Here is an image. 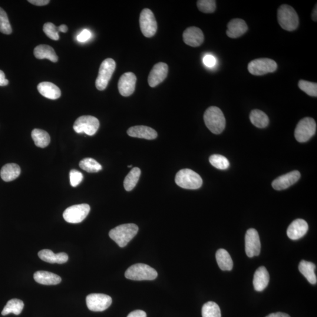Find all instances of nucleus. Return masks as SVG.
<instances>
[{"mask_svg": "<svg viewBox=\"0 0 317 317\" xmlns=\"http://www.w3.org/2000/svg\"><path fill=\"white\" fill-rule=\"evenodd\" d=\"M28 1L32 4L37 6L46 5L49 4V2L48 0H29Z\"/></svg>", "mask_w": 317, "mask_h": 317, "instance_id": "44", "label": "nucleus"}, {"mask_svg": "<svg viewBox=\"0 0 317 317\" xmlns=\"http://www.w3.org/2000/svg\"><path fill=\"white\" fill-rule=\"evenodd\" d=\"M125 276L128 279L135 281L154 280L158 277V273L147 264L138 263L129 267Z\"/></svg>", "mask_w": 317, "mask_h": 317, "instance_id": "5", "label": "nucleus"}, {"mask_svg": "<svg viewBox=\"0 0 317 317\" xmlns=\"http://www.w3.org/2000/svg\"><path fill=\"white\" fill-rule=\"evenodd\" d=\"M250 120L254 126L259 128H264L268 126L269 118L264 112L254 110L251 112Z\"/></svg>", "mask_w": 317, "mask_h": 317, "instance_id": "30", "label": "nucleus"}, {"mask_svg": "<svg viewBox=\"0 0 317 317\" xmlns=\"http://www.w3.org/2000/svg\"><path fill=\"white\" fill-rule=\"evenodd\" d=\"M58 30L62 32H67L68 31L67 26L66 25H61L59 26Z\"/></svg>", "mask_w": 317, "mask_h": 317, "instance_id": "47", "label": "nucleus"}, {"mask_svg": "<svg viewBox=\"0 0 317 317\" xmlns=\"http://www.w3.org/2000/svg\"><path fill=\"white\" fill-rule=\"evenodd\" d=\"M209 161L213 166L221 170L227 169L230 166L229 161L227 158L220 155H211Z\"/></svg>", "mask_w": 317, "mask_h": 317, "instance_id": "35", "label": "nucleus"}, {"mask_svg": "<svg viewBox=\"0 0 317 317\" xmlns=\"http://www.w3.org/2000/svg\"><path fill=\"white\" fill-rule=\"evenodd\" d=\"M266 317H290V316L287 315L286 313H276L271 314V315L267 316Z\"/></svg>", "mask_w": 317, "mask_h": 317, "instance_id": "46", "label": "nucleus"}, {"mask_svg": "<svg viewBox=\"0 0 317 317\" xmlns=\"http://www.w3.org/2000/svg\"><path fill=\"white\" fill-rule=\"evenodd\" d=\"M91 37V32L88 29H84L78 35L77 40L79 42H85L88 40Z\"/></svg>", "mask_w": 317, "mask_h": 317, "instance_id": "42", "label": "nucleus"}, {"mask_svg": "<svg viewBox=\"0 0 317 317\" xmlns=\"http://www.w3.org/2000/svg\"><path fill=\"white\" fill-rule=\"evenodd\" d=\"M203 62L206 67L211 68L215 65L216 59L213 55H207L203 58Z\"/></svg>", "mask_w": 317, "mask_h": 317, "instance_id": "41", "label": "nucleus"}, {"mask_svg": "<svg viewBox=\"0 0 317 317\" xmlns=\"http://www.w3.org/2000/svg\"><path fill=\"white\" fill-rule=\"evenodd\" d=\"M299 269L300 272L306 277L308 282L312 285H316L317 283V276L315 273L316 265L315 264L302 260L299 264Z\"/></svg>", "mask_w": 317, "mask_h": 317, "instance_id": "27", "label": "nucleus"}, {"mask_svg": "<svg viewBox=\"0 0 317 317\" xmlns=\"http://www.w3.org/2000/svg\"><path fill=\"white\" fill-rule=\"evenodd\" d=\"M140 24L142 32L147 38H151L156 34L158 24L153 11L149 8L142 11L140 17Z\"/></svg>", "mask_w": 317, "mask_h": 317, "instance_id": "9", "label": "nucleus"}, {"mask_svg": "<svg viewBox=\"0 0 317 317\" xmlns=\"http://www.w3.org/2000/svg\"><path fill=\"white\" fill-rule=\"evenodd\" d=\"M168 66L164 62H158L154 66L148 77V84L152 88L156 87L166 78Z\"/></svg>", "mask_w": 317, "mask_h": 317, "instance_id": "15", "label": "nucleus"}, {"mask_svg": "<svg viewBox=\"0 0 317 317\" xmlns=\"http://www.w3.org/2000/svg\"><path fill=\"white\" fill-rule=\"evenodd\" d=\"M270 276L265 267H260L256 271L253 278V286L257 292H262L269 285Z\"/></svg>", "mask_w": 317, "mask_h": 317, "instance_id": "21", "label": "nucleus"}, {"mask_svg": "<svg viewBox=\"0 0 317 317\" xmlns=\"http://www.w3.org/2000/svg\"><path fill=\"white\" fill-rule=\"evenodd\" d=\"M299 87L300 90L305 92L307 95L311 97H317V84L315 82L300 80L299 82Z\"/></svg>", "mask_w": 317, "mask_h": 317, "instance_id": "38", "label": "nucleus"}, {"mask_svg": "<svg viewBox=\"0 0 317 317\" xmlns=\"http://www.w3.org/2000/svg\"><path fill=\"white\" fill-rule=\"evenodd\" d=\"M132 166V165H129V166H128V167H131Z\"/></svg>", "mask_w": 317, "mask_h": 317, "instance_id": "49", "label": "nucleus"}, {"mask_svg": "<svg viewBox=\"0 0 317 317\" xmlns=\"http://www.w3.org/2000/svg\"><path fill=\"white\" fill-rule=\"evenodd\" d=\"M129 136L134 138L153 140L158 137V133L154 129L147 126H135L129 129L127 131Z\"/></svg>", "mask_w": 317, "mask_h": 317, "instance_id": "20", "label": "nucleus"}, {"mask_svg": "<svg viewBox=\"0 0 317 317\" xmlns=\"http://www.w3.org/2000/svg\"><path fill=\"white\" fill-rule=\"evenodd\" d=\"M201 315L202 317H222L219 306L213 302L204 304L201 310Z\"/></svg>", "mask_w": 317, "mask_h": 317, "instance_id": "34", "label": "nucleus"}, {"mask_svg": "<svg viewBox=\"0 0 317 317\" xmlns=\"http://www.w3.org/2000/svg\"><path fill=\"white\" fill-rule=\"evenodd\" d=\"M39 94L43 97L50 99L52 100H57L60 98L61 92L60 89L54 84L49 82H42L37 87Z\"/></svg>", "mask_w": 317, "mask_h": 317, "instance_id": "22", "label": "nucleus"}, {"mask_svg": "<svg viewBox=\"0 0 317 317\" xmlns=\"http://www.w3.org/2000/svg\"><path fill=\"white\" fill-rule=\"evenodd\" d=\"M0 32L6 35L11 34L12 33V28L7 14L1 7H0Z\"/></svg>", "mask_w": 317, "mask_h": 317, "instance_id": "36", "label": "nucleus"}, {"mask_svg": "<svg viewBox=\"0 0 317 317\" xmlns=\"http://www.w3.org/2000/svg\"><path fill=\"white\" fill-rule=\"evenodd\" d=\"M38 256L44 262L49 263L64 264L68 260V256L65 253L55 254L48 249L40 251L38 253Z\"/></svg>", "mask_w": 317, "mask_h": 317, "instance_id": "23", "label": "nucleus"}, {"mask_svg": "<svg viewBox=\"0 0 317 317\" xmlns=\"http://www.w3.org/2000/svg\"><path fill=\"white\" fill-rule=\"evenodd\" d=\"M43 31L52 40L57 41L59 39L58 28L51 22L45 23L43 26Z\"/></svg>", "mask_w": 317, "mask_h": 317, "instance_id": "39", "label": "nucleus"}, {"mask_svg": "<svg viewBox=\"0 0 317 317\" xmlns=\"http://www.w3.org/2000/svg\"><path fill=\"white\" fill-rule=\"evenodd\" d=\"M317 130L316 122L310 117L303 118L296 128L295 136L299 143H304L309 141L315 135Z\"/></svg>", "mask_w": 317, "mask_h": 317, "instance_id": "6", "label": "nucleus"}, {"mask_svg": "<svg viewBox=\"0 0 317 317\" xmlns=\"http://www.w3.org/2000/svg\"><path fill=\"white\" fill-rule=\"evenodd\" d=\"M34 54L36 58L39 59H48L53 62H57L58 57L50 46L48 45H39L34 49Z\"/></svg>", "mask_w": 317, "mask_h": 317, "instance_id": "25", "label": "nucleus"}, {"mask_svg": "<svg viewBox=\"0 0 317 317\" xmlns=\"http://www.w3.org/2000/svg\"><path fill=\"white\" fill-rule=\"evenodd\" d=\"M90 206L88 204H77L67 208L64 211L63 217L69 223H79L88 215Z\"/></svg>", "mask_w": 317, "mask_h": 317, "instance_id": "11", "label": "nucleus"}, {"mask_svg": "<svg viewBox=\"0 0 317 317\" xmlns=\"http://www.w3.org/2000/svg\"><path fill=\"white\" fill-rule=\"evenodd\" d=\"M245 248L247 256L253 257L259 256L261 250V243L258 232L256 229L247 231L245 236Z\"/></svg>", "mask_w": 317, "mask_h": 317, "instance_id": "13", "label": "nucleus"}, {"mask_svg": "<svg viewBox=\"0 0 317 317\" xmlns=\"http://www.w3.org/2000/svg\"><path fill=\"white\" fill-rule=\"evenodd\" d=\"M308 230V224L305 220L296 219L290 224L287 229V234L290 239L299 240L305 236Z\"/></svg>", "mask_w": 317, "mask_h": 317, "instance_id": "18", "label": "nucleus"}, {"mask_svg": "<svg viewBox=\"0 0 317 317\" xmlns=\"http://www.w3.org/2000/svg\"><path fill=\"white\" fill-rule=\"evenodd\" d=\"M20 173V167L18 164L8 163L1 168L0 176L3 180L8 182L16 179Z\"/></svg>", "mask_w": 317, "mask_h": 317, "instance_id": "26", "label": "nucleus"}, {"mask_svg": "<svg viewBox=\"0 0 317 317\" xmlns=\"http://www.w3.org/2000/svg\"><path fill=\"white\" fill-rule=\"evenodd\" d=\"M115 68L116 63L113 59L107 58L102 62L95 82L96 87L99 91H104L107 87Z\"/></svg>", "mask_w": 317, "mask_h": 317, "instance_id": "7", "label": "nucleus"}, {"mask_svg": "<svg viewBox=\"0 0 317 317\" xmlns=\"http://www.w3.org/2000/svg\"><path fill=\"white\" fill-rule=\"evenodd\" d=\"M31 137L36 146L39 148H44L48 146L50 143V137L47 132L44 130L34 129L32 131Z\"/></svg>", "mask_w": 317, "mask_h": 317, "instance_id": "29", "label": "nucleus"}, {"mask_svg": "<svg viewBox=\"0 0 317 317\" xmlns=\"http://www.w3.org/2000/svg\"><path fill=\"white\" fill-rule=\"evenodd\" d=\"M137 77L133 72L122 75L118 82V90L123 97H129L134 93L136 86Z\"/></svg>", "mask_w": 317, "mask_h": 317, "instance_id": "14", "label": "nucleus"}, {"mask_svg": "<svg viewBox=\"0 0 317 317\" xmlns=\"http://www.w3.org/2000/svg\"><path fill=\"white\" fill-rule=\"evenodd\" d=\"M175 182L183 189L195 190L201 186L203 180L195 171L184 169L178 171L175 177Z\"/></svg>", "mask_w": 317, "mask_h": 317, "instance_id": "4", "label": "nucleus"}, {"mask_svg": "<svg viewBox=\"0 0 317 317\" xmlns=\"http://www.w3.org/2000/svg\"><path fill=\"white\" fill-rule=\"evenodd\" d=\"M147 313L143 310H135L129 314L127 317H147Z\"/></svg>", "mask_w": 317, "mask_h": 317, "instance_id": "43", "label": "nucleus"}, {"mask_svg": "<svg viewBox=\"0 0 317 317\" xmlns=\"http://www.w3.org/2000/svg\"><path fill=\"white\" fill-rule=\"evenodd\" d=\"M277 19L283 29L293 31L298 28L299 18L295 9L287 4L281 5L277 11Z\"/></svg>", "mask_w": 317, "mask_h": 317, "instance_id": "3", "label": "nucleus"}, {"mask_svg": "<svg viewBox=\"0 0 317 317\" xmlns=\"http://www.w3.org/2000/svg\"><path fill=\"white\" fill-rule=\"evenodd\" d=\"M216 258L219 268L223 271L232 270L233 262L232 257L226 250L220 249L217 250Z\"/></svg>", "mask_w": 317, "mask_h": 317, "instance_id": "28", "label": "nucleus"}, {"mask_svg": "<svg viewBox=\"0 0 317 317\" xmlns=\"http://www.w3.org/2000/svg\"><path fill=\"white\" fill-rule=\"evenodd\" d=\"M69 178H70V183L72 187L77 186L83 180V174L80 171L77 170L72 169L69 173Z\"/></svg>", "mask_w": 317, "mask_h": 317, "instance_id": "40", "label": "nucleus"}, {"mask_svg": "<svg viewBox=\"0 0 317 317\" xmlns=\"http://www.w3.org/2000/svg\"><path fill=\"white\" fill-rule=\"evenodd\" d=\"M277 69L276 62L270 58L256 59L248 65V70L251 74L263 75L275 72Z\"/></svg>", "mask_w": 317, "mask_h": 317, "instance_id": "10", "label": "nucleus"}, {"mask_svg": "<svg viewBox=\"0 0 317 317\" xmlns=\"http://www.w3.org/2000/svg\"><path fill=\"white\" fill-rule=\"evenodd\" d=\"M216 2L214 0H199L197 1V6L201 12L210 14L216 10Z\"/></svg>", "mask_w": 317, "mask_h": 317, "instance_id": "37", "label": "nucleus"}, {"mask_svg": "<svg viewBox=\"0 0 317 317\" xmlns=\"http://www.w3.org/2000/svg\"><path fill=\"white\" fill-rule=\"evenodd\" d=\"M301 174L299 171L295 170L283 175L274 180L272 186L275 190H282L287 189L295 184L300 179Z\"/></svg>", "mask_w": 317, "mask_h": 317, "instance_id": "16", "label": "nucleus"}, {"mask_svg": "<svg viewBox=\"0 0 317 317\" xmlns=\"http://www.w3.org/2000/svg\"><path fill=\"white\" fill-rule=\"evenodd\" d=\"M248 29L243 19L235 18L228 23L226 34L231 38H237L245 34Z\"/></svg>", "mask_w": 317, "mask_h": 317, "instance_id": "19", "label": "nucleus"}, {"mask_svg": "<svg viewBox=\"0 0 317 317\" xmlns=\"http://www.w3.org/2000/svg\"><path fill=\"white\" fill-rule=\"evenodd\" d=\"M89 310L92 312H104L111 305L112 300L110 296L104 294H91L86 298Z\"/></svg>", "mask_w": 317, "mask_h": 317, "instance_id": "12", "label": "nucleus"}, {"mask_svg": "<svg viewBox=\"0 0 317 317\" xmlns=\"http://www.w3.org/2000/svg\"><path fill=\"white\" fill-rule=\"evenodd\" d=\"M79 165L82 169L89 173H97L102 169L101 165L97 160L90 158H84Z\"/></svg>", "mask_w": 317, "mask_h": 317, "instance_id": "33", "label": "nucleus"}, {"mask_svg": "<svg viewBox=\"0 0 317 317\" xmlns=\"http://www.w3.org/2000/svg\"><path fill=\"white\" fill-rule=\"evenodd\" d=\"M185 44L192 47H199L204 41V37L202 31L196 26H190L185 29L183 34Z\"/></svg>", "mask_w": 317, "mask_h": 317, "instance_id": "17", "label": "nucleus"}, {"mask_svg": "<svg viewBox=\"0 0 317 317\" xmlns=\"http://www.w3.org/2000/svg\"><path fill=\"white\" fill-rule=\"evenodd\" d=\"M317 5H316V7L315 8V9H314L313 12V14H312V18L314 21H317Z\"/></svg>", "mask_w": 317, "mask_h": 317, "instance_id": "48", "label": "nucleus"}, {"mask_svg": "<svg viewBox=\"0 0 317 317\" xmlns=\"http://www.w3.org/2000/svg\"><path fill=\"white\" fill-rule=\"evenodd\" d=\"M206 126L214 134H220L226 127V119L223 112L216 107H210L204 114Z\"/></svg>", "mask_w": 317, "mask_h": 317, "instance_id": "1", "label": "nucleus"}, {"mask_svg": "<svg viewBox=\"0 0 317 317\" xmlns=\"http://www.w3.org/2000/svg\"><path fill=\"white\" fill-rule=\"evenodd\" d=\"M141 174V171L140 168L134 167L125 178L124 182L125 189L128 191L133 190L140 180Z\"/></svg>", "mask_w": 317, "mask_h": 317, "instance_id": "31", "label": "nucleus"}, {"mask_svg": "<svg viewBox=\"0 0 317 317\" xmlns=\"http://www.w3.org/2000/svg\"><path fill=\"white\" fill-rule=\"evenodd\" d=\"M73 128L78 134L85 133L89 136H93L100 128V122L97 118L85 115L75 121Z\"/></svg>", "mask_w": 317, "mask_h": 317, "instance_id": "8", "label": "nucleus"}, {"mask_svg": "<svg viewBox=\"0 0 317 317\" xmlns=\"http://www.w3.org/2000/svg\"><path fill=\"white\" fill-rule=\"evenodd\" d=\"M34 279L36 282L43 285H57L61 282L60 277L45 271H38L35 272Z\"/></svg>", "mask_w": 317, "mask_h": 317, "instance_id": "24", "label": "nucleus"}, {"mask_svg": "<svg viewBox=\"0 0 317 317\" xmlns=\"http://www.w3.org/2000/svg\"><path fill=\"white\" fill-rule=\"evenodd\" d=\"M139 228L136 224L130 223L118 226L112 229L109 236L120 247H124L137 235Z\"/></svg>", "mask_w": 317, "mask_h": 317, "instance_id": "2", "label": "nucleus"}, {"mask_svg": "<svg viewBox=\"0 0 317 317\" xmlns=\"http://www.w3.org/2000/svg\"><path fill=\"white\" fill-rule=\"evenodd\" d=\"M8 79H5V76L1 70H0V87H4L8 84Z\"/></svg>", "mask_w": 317, "mask_h": 317, "instance_id": "45", "label": "nucleus"}, {"mask_svg": "<svg viewBox=\"0 0 317 317\" xmlns=\"http://www.w3.org/2000/svg\"><path fill=\"white\" fill-rule=\"evenodd\" d=\"M24 304L20 300L12 299L9 300L4 307L1 313L2 316H6L13 313L15 315H19L24 309Z\"/></svg>", "mask_w": 317, "mask_h": 317, "instance_id": "32", "label": "nucleus"}]
</instances>
